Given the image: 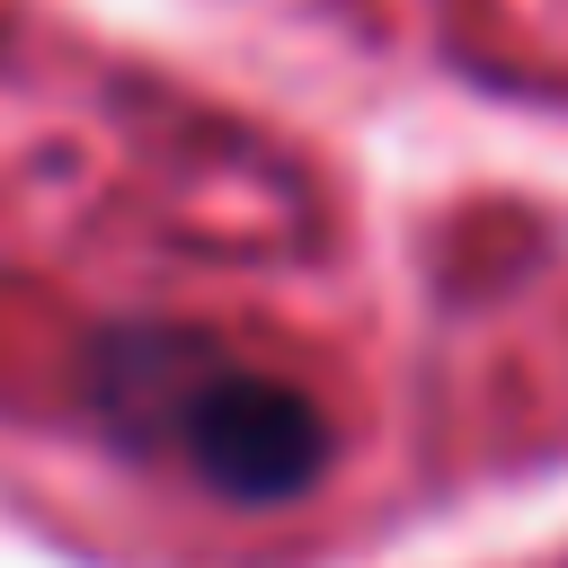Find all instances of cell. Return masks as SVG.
Returning a JSON list of instances; mask_svg holds the SVG:
<instances>
[{
	"label": "cell",
	"instance_id": "1",
	"mask_svg": "<svg viewBox=\"0 0 568 568\" xmlns=\"http://www.w3.org/2000/svg\"><path fill=\"white\" fill-rule=\"evenodd\" d=\"M142 142L115 62L0 0V497L98 532L293 506L328 470V417L169 275Z\"/></svg>",
	"mask_w": 568,
	"mask_h": 568
}]
</instances>
